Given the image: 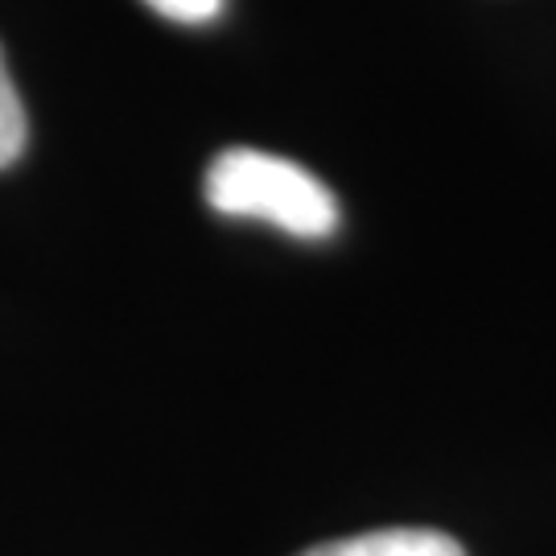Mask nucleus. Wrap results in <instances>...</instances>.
<instances>
[{"label": "nucleus", "mask_w": 556, "mask_h": 556, "mask_svg": "<svg viewBox=\"0 0 556 556\" xmlns=\"http://www.w3.org/2000/svg\"><path fill=\"white\" fill-rule=\"evenodd\" d=\"M206 202L227 219H260L298 239H326L338 227L330 186L305 165L264 149H227L206 169Z\"/></svg>", "instance_id": "f257e3e1"}, {"label": "nucleus", "mask_w": 556, "mask_h": 556, "mask_svg": "<svg viewBox=\"0 0 556 556\" xmlns=\"http://www.w3.org/2000/svg\"><path fill=\"white\" fill-rule=\"evenodd\" d=\"M301 556H466L454 536L438 528H376L358 536L326 540Z\"/></svg>", "instance_id": "f03ea898"}, {"label": "nucleus", "mask_w": 556, "mask_h": 556, "mask_svg": "<svg viewBox=\"0 0 556 556\" xmlns=\"http://www.w3.org/2000/svg\"><path fill=\"white\" fill-rule=\"evenodd\" d=\"M25 137H29L25 108H21L13 75H9V66H4V50H0V169H9V165L25 153Z\"/></svg>", "instance_id": "7ed1b4c3"}, {"label": "nucleus", "mask_w": 556, "mask_h": 556, "mask_svg": "<svg viewBox=\"0 0 556 556\" xmlns=\"http://www.w3.org/2000/svg\"><path fill=\"white\" fill-rule=\"evenodd\" d=\"M153 13H161L165 21H178V25H206L223 13L227 0H144Z\"/></svg>", "instance_id": "20e7f679"}]
</instances>
